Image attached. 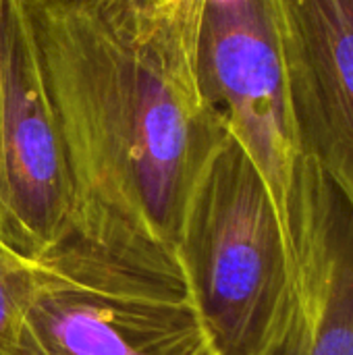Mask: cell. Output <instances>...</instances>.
Masks as SVG:
<instances>
[{"label": "cell", "instance_id": "9c48e42d", "mask_svg": "<svg viewBox=\"0 0 353 355\" xmlns=\"http://www.w3.org/2000/svg\"><path fill=\"white\" fill-rule=\"evenodd\" d=\"M2 6H4V0H0V21H2ZM0 100H2V73H0Z\"/></svg>", "mask_w": 353, "mask_h": 355}, {"label": "cell", "instance_id": "5b68a950", "mask_svg": "<svg viewBox=\"0 0 353 355\" xmlns=\"http://www.w3.org/2000/svg\"><path fill=\"white\" fill-rule=\"evenodd\" d=\"M200 79L262 175L289 235L287 204L302 144L268 0H204Z\"/></svg>", "mask_w": 353, "mask_h": 355}, {"label": "cell", "instance_id": "ba28073f", "mask_svg": "<svg viewBox=\"0 0 353 355\" xmlns=\"http://www.w3.org/2000/svg\"><path fill=\"white\" fill-rule=\"evenodd\" d=\"M33 289V262L0 241V355H25V322Z\"/></svg>", "mask_w": 353, "mask_h": 355}, {"label": "cell", "instance_id": "52a82bcc", "mask_svg": "<svg viewBox=\"0 0 353 355\" xmlns=\"http://www.w3.org/2000/svg\"><path fill=\"white\" fill-rule=\"evenodd\" d=\"M302 152L353 208V0H268Z\"/></svg>", "mask_w": 353, "mask_h": 355}, {"label": "cell", "instance_id": "277c9868", "mask_svg": "<svg viewBox=\"0 0 353 355\" xmlns=\"http://www.w3.org/2000/svg\"><path fill=\"white\" fill-rule=\"evenodd\" d=\"M0 73V241L37 260L73 233L75 185L31 0H4Z\"/></svg>", "mask_w": 353, "mask_h": 355}, {"label": "cell", "instance_id": "6da1fadb", "mask_svg": "<svg viewBox=\"0 0 353 355\" xmlns=\"http://www.w3.org/2000/svg\"><path fill=\"white\" fill-rule=\"evenodd\" d=\"M31 10L75 185L69 237L185 279L183 223L231 135L200 79L204 0H31Z\"/></svg>", "mask_w": 353, "mask_h": 355}, {"label": "cell", "instance_id": "8992f818", "mask_svg": "<svg viewBox=\"0 0 353 355\" xmlns=\"http://www.w3.org/2000/svg\"><path fill=\"white\" fill-rule=\"evenodd\" d=\"M287 216L291 308L273 355H353V208L310 154Z\"/></svg>", "mask_w": 353, "mask_h": 355}, {"label": "cell", "instance_id": "7a4b0ae2", "mask_svg": "<svg viewBox=\"0 0 353 355\" xmlns=\"http://www.w3.org/2000/svg\"><path fill=\"white\" fill-rule=\"evenodd\" d=\"M177 258L216 355H273L291 308L289 235L233 135L191 198Z\"/></svg>", "mask_w": 353, "mask_h": 355}, {"label": "cell", "instance_id": "3957f363", "mask_svg": "<svg viewBox=\"0 0 353 355\" xmlns=\"http://www.w3.org/2000/svg\"><path fill=\"white\" fill-rule=\"evenodd\" d=\"M33 262L25 355H216L185 279L67 237Z\"/></svg>", "mask_w": 353, "mask_h": 355}]
</instances>
